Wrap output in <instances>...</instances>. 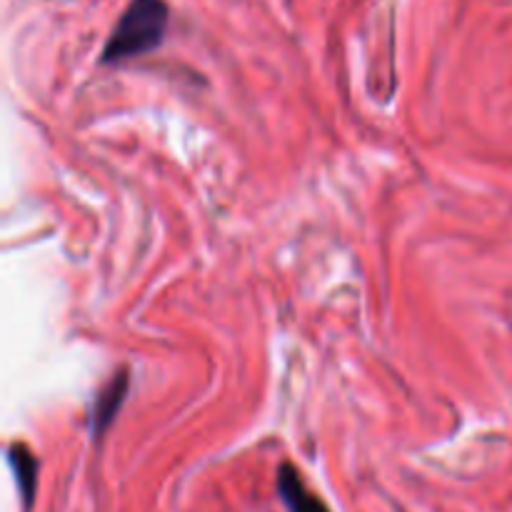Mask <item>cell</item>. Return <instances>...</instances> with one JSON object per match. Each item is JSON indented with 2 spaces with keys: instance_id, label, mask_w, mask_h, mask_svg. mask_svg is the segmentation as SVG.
<instances>
[{
  "instance_id": "cell-1",
  "label": "cell",
  "mask_w": 512,
  "mask_h": 512,
  "mask_svg": "<svg viewBox=\"0 0 512 512\" xmlns=\"http://www.w3.org/2000/svg\"><path fill=\"white\" fill-rule=\"evenodd\" d=\"M170 10L165 0H130L100 53L103 65H118L160 48L168 30Z\"/></svg>"
},
{
  "instance_id": "cell-2",
  "label": "cell",
  "mask_w": 512,
  "mask_h": 512,
  "mask_svg": "<svg viewBox=\"0 0 512 512\" xmlns=\"http://www.w3.org/2000/svg\"><path fill=\"white\" fill-rule=\"evenodd\" d=\"M128 390H130L128 370H120V373H115L113 378L103 385V390H100L98 398H95L93 408H90V418H88L90 435H93L95 440L103 438L105 430L115 423L125 398H128Z\"/></svg>"
},
{
  "instance_id": "cell-3",
  "label": "cell",
  "mask_w": 512,
  "mask_h": 512,
  "mask_svg": "<svg viewBox=\"0 0 512 512\" xmlns=\"http://www.w3.org/2000/svg\"><path fill=\"white\" fill-rule=\"evenodd\" d=\"M278 495L288 512H330L328 505L318 495L310 493L308 485L303 483V478H300L293 465H280Z\"/></svg>"
},
{
  "instance_id": "cell-4",
  "label": "cell",
  "mask_w": 512,
  "mask_h": 512,
  "mask_svg": "<svg viewBox=\"0 0 512 512\" xmlns=\"http://www.w3.org/2000/svg\"><path fill=\"white\" fill-rule=\"evenodd\" d=\"M8 465L13 470L15 485H18L25 510H30L35 500V485H38V460L23 443H15L8 448Z\"/></svg>"
}]
</instances>
